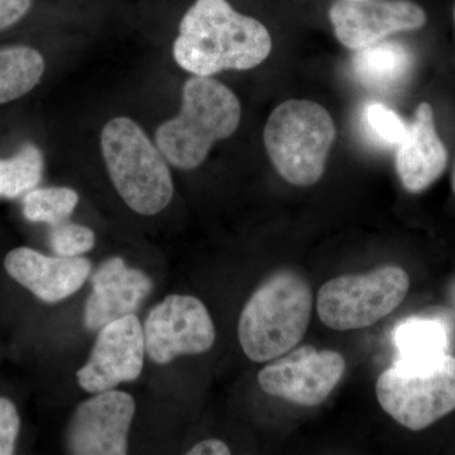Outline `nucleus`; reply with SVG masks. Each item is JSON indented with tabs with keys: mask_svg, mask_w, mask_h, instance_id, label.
Returning <instances> with one entry per match:
<instances>
[{
	"mask_svg": "<svg viewBox=\"0 0 455 455\" xmlns=\"http://www.w3.org/2000/svg\"><path fill=\"white\" fill-rule=\"evenodd\" d=\"M272 50L268 29L227 0H196L182 17L173 44L180 68L197 76L251 70Z\"/></svg>",
	"mask_w": 455,
	"mask_h": 455,
	"instance_id": "obj_1",
	"label": "nucleus"
},
{
	"mask_svg": "<svg viewBox=\"0 0 455 455\" xmlns=\"http://www.w3.org/2000/svg\"><path fill=\"white\" fill-rule=\"evenodd\" d=\"M241 116L232 90L212 76L196 75L185 83L178 116L156 131V146L176 169H196L215 142L235 134Z\"/></svg>",
	"mask_w": 455,
	"mask_h": 455,
	"instance_id": "obj_2",
	"label": "nucleus"
},
{
	"mask_svg": "<svg viewBox=\"0 0 455 455\" xmlns=\"http://www.w3.org/2000/svg\"><path fill=\"white\" fill-rule=\"evenodd\" d=\"M313 293L290 269L268 277L244 305L238 338L244 355L257 363L274 361L295 348L309 326Z\"/></svg>",
	"mask_w": 455,
	"mask_h": 455,
	"instance_id": "obj_3",
	"label": "nucleus"
},
{
	"mask_svg": "<svg viewBox=\"0 0 455 455\" xmlns=\"http://www.w3.org/2000/svg\"><path fill=\"white\" fill-rule=\"evenodd\" d=\"M101 154L116 193L137 214L164 212L172 202V176L166 158L146 132L128 116L104 125Z\"/></svg>",
	"mask_w": 455,
	"mask_h": 455,
	"instance_id": "obj_4",
	"label": "nucleus"
},
{
	"mask_svg": "<svg viewBox=\"0 0 455 455\" xmlns=\"http://www.w3.org/2000/svg\"><path fill=\"white\" fill-rule=\"evenodd\" d=\"M335 136L328 110L315 101L298 99L280 104L263 131L269 160L296 187H311L322 179Z\"/></svg>",
	"mask_w": 455,
	"mask_h": 455,
	"instance_id": "obj_5",
	"label": "nucleus"
},
{
	"mask_svg": "<svg viewBox=\"0 0 455 455\" xmlns=\"http://www.w3.org/2000/svg\"><path fill=\"white\" fill-rule=\"evenodd\" d=\"M379 405L398 424L423 430L455 410V357L423 367L392 364L379 377Z\"/></svg>",
	"mask_w": 455,
	"mask_h": 455,
	"instance_id": "obj_6",
	"label": "nucleus"
},
{
	"mask_svg": "<svg viewBox=\"0 0 455 455\" xmlns=\"http://www.w3.org/2000/svg\"><path fill=\"white\" fill-rule=\"evenodd\" d=\"M409 287V275L397 266L333 278L317 292V314L334 331L367 328L396 310Z\"/></svg>",
	"mask_w": 455,
	"mask_h": 455,
	"instance_id": "obj_7",
	"label": "nucleus"
},
{
	"mask_svg": "<svg viewBox=\"0 0 455 455\" xmlns=\"http://www.w3.org/2000/svg\"><path fill=\"white\" fill-rule=\"evenodd\" d=\"M146 355L166 366L181 355L208 352L215 343V326L196 296L169 295L149 311L143 324Z\"/></svg>",
	"mask_w": 455,
	"mask_h": 455,
	"instance_id": "obj_8",
	"label": "nucleus"
},
{
	"mask_svg": "<svg viewBox=\"0 0 455 455\" xmlns=\"http://www.w3.org/2000/svg\"><path fill=\"white\" fill-rule=\"evenodd\" d=\"M346 359L334 350L313 346L290 350L259 373L263 392L296 405H322L346 372Z\"/></svg>",
	"mask_w": 455,
	"mask_h": 455,
	"instance_id": "obj_9",
	"label": "nucleus"
},
{
	"mask_svg": "<svg viewBox=\"0 0 455 455\" xmlns=\"http://www.w3.org/2000/svg\"><path fill=\"white\" fill-rule=\"evenodd\" d=\"M145 357L143 325L136 314L113 320L99 329L88 362L76 372L77 383L92 395L134 382L142 374Z\"/></svg>",
	"mask_w": 455,
	"mask_h": 455,
	"instance_id": "obj_10",
	"label": "nucleus"
},
{
	"mask_svg": "<svg viewBox=\"0 0 455 455\" xmlns=\"http://www.w3.org/2000/svg\"><path fill=\"white\" fill-rule=\"evenodd\" d=\"M136 415V401L127 392L92 394L71 416L68 448L76 455H124Z\"/></svg>",
	"mask_w": 455,
	"mask_h": 455,
	"instance_id": "obj_11",
	"label": "nucleus"
},
{
	"mask_svg": "<svg viewBox=\"0 0 455 455\" xmlns=\"http://www.w3.org/2000/svg\"><path fill=\"white\" fill-rule=\"evenodd\" d=\"M335 37L347 49L358 51L388 36L420 29L427 13L411 0H337L329 11Z\"/></svg>",
	"mask_w": 455,
	"mask_h": 455,
	"instance_id": "obj_12",
	"label": "nucleus"
},
{
	"mask_svg": "<svg viewBox=\"0 0 455 455\" xmlns=\"http://www.w3.org/2000/svg\"><path fill=\"white\" fill-rule=\"evenodd\" d=\"M92 287L84 324L89 331H99L113 320L136 313L154 290V283L145 272L128 267L121 257H113L94 272Z\"/></svg>",
	"mask_w": 455,
	"mask_h": 455,
	"instance_id": "obj_13",
	"label": "nucleus"
},
{
	"mask_svg": "<svg viewBox=\"0 0 455 455\" xmlns=\"http://www.w3.org/2000/svg\"><path fill=\"white\" fill-rule=\"evenodd\" d=\"M4 266L9 276L49 304L79 291L92 272V262L85 257H50L27 247L11 251Z\"/></svg>",
	"mask_w": 455,
	"mask_h": 455,
	"instance_id": "obj_14",
	"label": "nucleus"
},
{
	"mask_svg": "<svg viewBox=\"0 0 455 455\" xmlns=\"http://www.w3.org/2000/svg\"><path fill=\"white\" fill-rule=\"evenodd\" d=\"M395 164L401 184L409 193H423L443 175L448 149L440 140L429 103H421L403 142L396 147Z\"/></svg>",
	"mask_w": 455,
	"mask_h": 455,
	"instance_id": "obj_15",
	"label": "nucleus"
},
{
	"mask_svg": "<svg viewBox=\"0 0 455 455\" xmlns=\"http://www.w3.org/2000/svg\"><path fill=\"white\" fill-rule=\"evenodd\" d=\"M397 357L394 363L403 367H423L448 355L451 328L442 317L411 316L394 329Z\"/></svg>",
	"mask_w": 455,
	"mask_h": 455,
	"instance_id": "obj_16",
	"label": "nucleus"
},
{
	"mask_svg": "<svg viewBox=\"0 0 455 455\" xmlns=\"http://www.w3.org/2000/svg\"><path fill=\"white\" fill-rule=\"evenodd\" d=\"M412 65L411 53L398 42L381 41L358 50L353 57L355 77L371 89L395 88L405 80Z\"/></svg>",
	"mask_w": 455,
	"mask_h": 455,
	"instance_id": "obj_17",
	"label": "nucleus"
},
{
	"mask_svg": "<svg viewBox=\"0 0 455 455\" xmlns=\"http://www.w3.org/2000/svg\"><path fill=\"white\" fill-rule=\"evenodd\" d=\"M44 56L32 47L0 50V104L28 94L44 76Z\"/></svg>",
	"mask_w": 455,
	"mask_h": 455,
	"instance_id": "obj_18",
	"label": "nucleus"
},
{
	"mask_svg": "<svg viewBox=\"0 0 455 455\" xmlns=\"http://www.w3.org/2000/svg\"><path fill=\"white\" fill-rule=\"evenodd\" d=\"M44 160L41 149L26 143L13 157L0 158V199H17L42 181Z\"/></svg>",
	"mask_w": 455,
	"mask_h": 455,
	"instance_id": "obj_19",
	"label": "nucleus"
},
{
	"mask_svg": "<svg viewBox=\"0 0 455 455\" xmlns=\"http://www.w3.org/2000/svg\"><path fill=\"white\" fill-rule=\"evenodd\" d=\"M79 204V194L70 188H33L23 199V215L33 223L55 226L68 220Z\"/></svg>",
	"mask_w": 455,
	"mask_h": 455,
	"instance_id": "obj_20",
	"label": "nucleus"
},
{
	"mask_svg": "<svg viewBox=\"0 0 455 455\" xmlns=\"http://www.w3.org/2000/svg\"><path fill=\"white\" fill-rule=\"evenodd\" d=\"M363 122L377 142L388 147L400 145L409 130V124L395 110L374 101L364 108Z\"/></svg>",
	"mask_w": 455,
	"mask_h": 455,
	"instance_id": "obj_21",
	"label": "nucleus"
},
{
	"mask_svg": "<svg viewBox=\"0 0 455 455\" xmlns=\"http://www.w3.org/2000/svg\"><path fill=\"white\" fill-rule=\"evenodd\" d=\"M50 243L57 256L80 257L94 248L97 235L92 228L64 220L52 226Z\"/></svg>",
	"mask_w": 455,
	"mask_h": 455,
	"instance_id": "obj_22",
	"label": "nucleus"
},
{
	"mask_svg": "<svg viewBox=\"0 0 455 455\" xmlns=\"http://www.w3.org/2000/svg\"><path fill=\"white\" fill-rule=\"evenodd\" d=\"M20 427L17 407L8 398L0 397V455L14 453Z\"/></svg>",
	"mask_w": 455,
	"mask_h": 455,
	"instance_id": "obj_23",
	"label": "nucleus"
},
{
	"mask_svg": "<svg viewBox=\"0 0 455 455\" xmlns=\"http://www.w3.org/2000/svg\"><path fill=\"white\" fill-rule=\"evenodd\" d=\"M31 7L32 0H0V31L20 22Z\"/></svg>",
	"mask_w": 455,
	"mask_h": 455,
	"instance_id": "obj_24",
	"label": "nucleus"
},
{
	"mask_svg": "<svg viewBox=\"0 0 455 455\" xmlns=\"http://www.w3.org/2000/svg\"><path fill=\"white\" fill-rule=\"evenodd\" d=\"M232 453L230 448L228 447L223 440L220 439H205L196 443L188 455H229Z\"/></svg>",
	"mask_w": 455,
	"mask_h": 455,
	"instance_id": "obj_25",
	"label": "nucleus"
},
{
	"mask_svg": "<svg viewBox=\"0 0 455 455\" xmlns=\"http://www.w3.org/2000/svg\"><path fill=\"white\" fill-rule=\"evenodd\" d=\"M451 188H453V193L455 196V167L453 170V176H451Z\"/></svg>",
	"mask_w": 455,
	"mask_h": 455,
	"instance_id": "obj_26",
	"label": "nucleus"
},
{
	"mask_svg": "<svg viewBox=\"0 0 455 455\" xmlns=\"http://www.w3.org/2000/svg\"><path fill=\"white\" fill-rule=\"evenodd\" d=\"M353 2H361V0H353Z\"/></svg>",
	"mask_w": 455,
	"mask_h": 455,
	"instance_id": "obj_27",
	"label": "nucleus"
},
{
	"mask_svg": "<svg viewBox=\"0 0 455 455\" xmlns=\"http://www.w3.org/2000/svg\"><path fill=\"white\" fill-rule=\"evenodd\" d=\"M454 20H455V5H454Z\"/></svg>",
	"mask_w": 455,
	"mask_h": 455,
	"instance_id": "obj_28",
	"label": "nucleus"
}]
</instances>
